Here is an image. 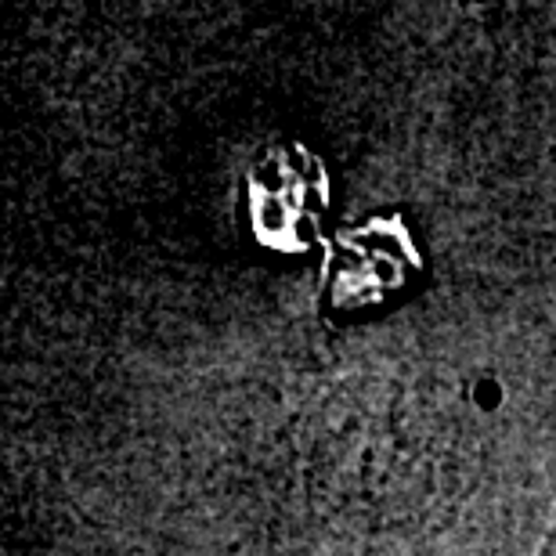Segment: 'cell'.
Instances as JSON below:
<instances>
[{"mask_svg": "<svg viewBox=\"0 0 556 556\" xmlns=\"http://www.w3.org/2000/svg\"><path fill=\"white\" fill-rule=\"evenodd\" d=\"M553 542H556V531H553Z\"/></svg>", "mask_w": 556, "mask_h": 556, "instance_id": "obj_1", "label": "cell"}]
</instances>
